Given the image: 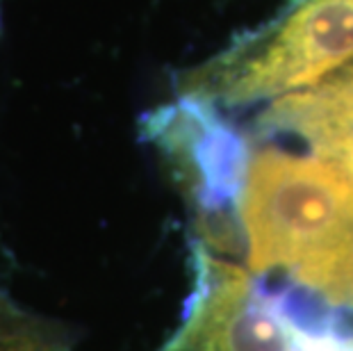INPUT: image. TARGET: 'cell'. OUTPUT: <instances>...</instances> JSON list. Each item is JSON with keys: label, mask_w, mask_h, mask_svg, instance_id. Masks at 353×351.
Instances as JSON below:
<instances>
[{"label": "cell", "mask_w": 353, "mask_h": 351, "mask_svg": "<svg viewBox=\"0 0 353 351\" xmlns=\"http://www.w3.org/2000/svg\"><path fill=\"white\" fill-rule=\"evenodd\" d=\"M246 270L353 326V181L317 155L258 148L232 205Z\"/></svg>", "instance_id": "6da1fadb"}, {"label": "cell", "mask_w": 353, "mask_h": 351, "mask_svg": "<svg viewBox=\"0 0 353 351\" xmlns=\"http://www.w3.org/2000/svg\"><path fill=\"white\" fill-rule=\"evenodd\" d=\"M353 59V0H301L288 17L190 73L180 96L244 106L310 89Z\"/></svg>", "instance_id": "7a4b0ae2"}, {"label": "cell", "mask_w": 353, "mask_h": 351, "mask_svg": "<svg viewBox=\"0 0 353 351\" xmlns=\"http://www.w3.org/2000/svg\"><path fill=\"white\" fill-rule=\"evenodd\" d=\"M183 324L160 351H353V328L301 319L242 265L194 244Z\"/></svg>", "instance_id": "3957f363"}, {"label": "cell", "mask_w": 353, "mask_h": 351, "mask_svg": "<svg viewBox=\"0 0 353 351\" xmlns=\"http://www.w3.org/2000/svg\"><path fill=\"white\" fill-rule=\"evenodd\" d=\"M265 132H285L305 144L324 139H353V62L303 92L272 103L260 119Z\"/></svg>", "instance_id": "277c9868"}, {"label": "cell", "mask_w": 353, "mask_h": 351, "mask_svg": "<svg viewBox=\"0 0 353 351\" xmlns=\"http://www.w3.org/2000/svg\"><path fill=\"white\" fill-rule=\"evenodd\" d=\"M0 351H64V345L59 335L34 328L7 333V338H0Z\"/></svg>", "instance_id": "5b68a950"}]
</instances>
